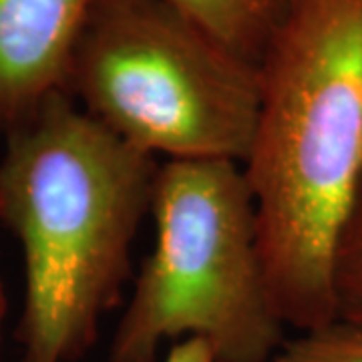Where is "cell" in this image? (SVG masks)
Returning <instances> with one entry per match:
<instances>
[{"instance_id":"9","label":"cell","mask_w":362,"mask_h":362,"mask_svg":"<svg viewBox=\"0 0 362 362\" xmlns=\"http://www.w3.org/2000/svg\"><path fill=\"white\" fill-rule=\"evenodd\" d=\"M165 362H216V354L206 340L183 338L171 344Z\"/></svg>"},{"instance_id":"4","label":"cell","mask_w":362,"mask_h":362,"mask_svg":"<svg viewBox=\"0 0 362 362\" xmlns=\"http://www.w3.org/2000/svg\"><path fill=\"white\" fill-rule=\"evenodd\" d=\"M66 95L149 156L244 163L258 123L259 65L168 0H99Z\"/></svg>"},{"instance_id":"8","label":"cell","mask_w":362,"mask_h":362,"mask_svg":"<svg viewBox=\"0 0 362 362\" xmlns=\"http://www.w3.org/2000/svg\"><path fill=\"white\" fill-rule=\"evenodd\" d=\"M270 362H362V326L334 318L284 340Z\"/></svg>"},{"instance_id":"3","label":"cell","mask_w":362,"mask_h":362,"mask_svg":"<svg viewBox=\"0 0 362 362\" xmlns=\"http://www.w3.org/2000/svg\"><path fill=\"white\" fill-rule=\"evenodd\" d=\"M151 216L156 244L117 322L109 362H156L168 340L202 338L216 362H270L284 342L242 163L168 159Z\"/></svg>"},{"instance_id":"10","label":"cell","mask_w":362,"mask_h":362,"mask_svg":"<svg viewBox=\"0 0 362 362\" xmlns=\"http://www.w3.org/2000/svg\"><path fill=\"white\" fill-rule=\"evenodd\" d=\"M4 312H6V302H4V292L0 284V332H2V320H4Z\"/></svg>"},{"instance_id":"2","label":"cell","mask_w":362,"mask_h":362,"mask_svg":"<svg viewBox=\"0 0 362 362\" xmlns=\"http://www.w3.org/2000/svg\"><path fill=\"white\" fill-rule=\"evenodd\" d=\"M4 137L0 221L25 258L21 362H77L123 298L161 163L66 93Z\"/></svg>"},{"instance_id":"5","label":"cell","mask_w":362,"mask_h":362,"mask_svg":"<svg viewBox=\"0 0 362 362\" xmlns=\"http://www.w3.org/2000/svg\"><path fill=\"white\" fill-rule=\"evenodd\" d=\"M99 0H0V133L66 93L73 57Z\"/></svg>"},{"instance_id":"6","label":"cell","mask_w":362,"mask_h":362,"mask_svg":"<svg viewBox=\"0 0 362 362\" xmlns=\"http://www.w3.org/2000/svg\"><path fill=\"white\" fill-rule=\"evenodd\" d=\"M235 54L259 65L288 0H168Z\"/></svg>"},{"instance_id":"7","label":"cell","mask_w":362,"mask_h":362,"mask_svg":"<svg viewBox=\"0 0 362 362\" xmlns=\"http://www.w3.org/2000/svg\"><path fill=\"white\" fill-rule=\"evenodd\" d=\"M330 286L337 318L362 326V181L338 232Z\"/></svg>"},{"instance_id":"1","label":"cell","mask_w":362,"mask_h":362,"mask_svg":"<svg viewBox=\"0 0 362 362\" xmlns=\"http://www.w3.org/2000/svg\"><path fill=\"white\" fill-rule=\"evenodd\" d=\"M242 165L280 318L302 332L332 322V252L362 181V0L286 2Z\"/></svg>"}]
</instances>
